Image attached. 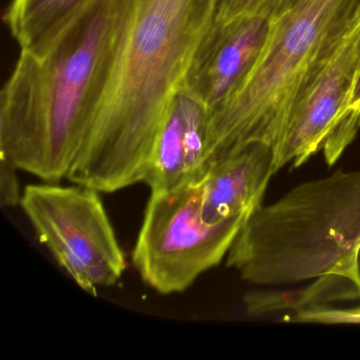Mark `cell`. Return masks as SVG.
Instances as JSON below:
<instances>
[{
	"instance_id": "5bb4252c",
	"label": "cell",
	"mask_w": 360,
	"mask_h": 360,
	"mask_svg": "<svg viewBox=\"0 0 360 360\" xmlns=\"http://www.w3.org/2000/svg\"><path fill=\"white\" fill-rule=\"evenodd\" d=\"M16 170L11 162L0 158V205L3 207H15L22 203Z\"/></svg>"
},
{
	"instance_id": "e0dca14e",
	"label": "cell",
	"mask_w": 360,
	"mask_h": 360,
	"mask_svg": "<svg viewBox=\"0 0 360 360\" xmlns=\"http://www.w3.org/2000/svg\"><path fill=\"white\" fill-rule=\"evenodd\" d=\"M359 115H360V107H359Z\"/></svg>"
},
{
	"instance_id": "52a82bcc",
	"label": "cell",
	"mask_w": 360,
	"mask_h": 360,
	"mask_svg": "<svg viewBox=\"0 0 360 360\" xmlns=\"http://www.w3.org/2000/svg\"><path fill=\"white\" fill-rule=\"evenodd\" d=\"M360 67V1L351 22L305 79L274 145L275 172L302 165L351 110Z\"/></svg>"
},
{
	"instance_id": "277c9868",
	"label": "cell",
	"mask_w": 360,
	"mask_h": 360,
	"mask_svg": "<svg viewBox=\"0 0 360 360\" xmlns=\"http://www.w3.org/2000/svg\"><path fill=\"white\" fill-rule=\"evenodd\" d=\"M360 0H299L271 20L243 85L210 111V166L255 143L273 149L305 79L340 37Z\"/></svg>"
},
{
	"instance_id": "8992f818",
	"label": "cell",
	"mask_w": 360,
	"mask_h": 360,
	"mask_svg": "<svg viewBox=\"0 0 360 360\" xmlns=\"http://www.w3.org/2000/svg\"><path fill=\"white\" fill-rule=\"evenodd\" d=\"M20 206L39 241L84 290L96 295L121 279L125 256L100 191L79 184L29 185Z\"/></svg>"
},
{
	"instance_id": "4fadbf2b",
	"label": "cell",
	"mask_w": 360,
	"mask_h": 360,
	"mask_svg": "<svg viewBox=\"0 0 360 360\" xmlns=\"http://www.w3.org/2000/svg\"><path fill=\"white\" fill-rule=\"evenodd\" d=\"M284 321L305 322V323H359L360 305L351 309H330V307H311L286 315Z\"/></svg>"
},
{
	"instance_id": "2e32d148",
	"label": "cell",
	"mask_w": 360,
	"mask_h": 360,
	"mask_svg": "<svg viewBox=\"0 0 360 360\" xmlns=\"http://www.w3.org/2000/svg\"><path fill=\"white\" fill-rule=\"evenodd\" d=\"M360 107V67L358 70L357 79H356L355 87H354L353 96L351 100V110L359 113Z\"/></svg>"
},
{
	"instance_id": "7c38bea8",
	"label": "cell",
	"mask_w": 360,
	"mask_h": 360,
	"mask_svg": "<svg viewBox=\"0 0 360 360\" xmlns=\"http://www.w3.org/2000/svg\"><path fill=\"white\" fill-rule=\"evenodd\" d=\"M299 0H219L217 22H226L242 16L274 18L290 9Z\"/></svg>"
},
{
	"instance_id": "9c48e42d",
	"label": "cell",
	"mask_w": 360,
	"mask_h": 360,
	"mask_svg": "<svg viewBox=\"0 0 360 360\" xmlns=\"http://www.w3.org/2000/svg\"><path fill=\"white\" fill-rule=\"evenodd\" d=\"M210 110L184 87L172 98L158 134L144 182L151 193L174 191L204 180L210 168Z\"/></svg>"
},
{
	"instance_id": "ba28073f",
	"label": "cell",
	"mask_w": 360,
	"mask_h": 360,
	"mask_svg": "<svg viewBox=\"0 0 360 360\" xmlns=\"http://www.w3.org/2000/svg\"><path fill=\"white\" fill-rule=\"evenodd\" d=\"M271 26V20L262 16L214 20L195 52L185 89L210 111L226 102L254 69Z\"/></svg>"
},
{
	"instance_id": "30bf717a",
	"label": "cell",
	"mask_w": 360,
	"mask_h": 360,
	"mask_svg": "<svg viewBox=\"0 0 360 360\" xmlns=\"http://www.w3.org/2000/svg\"><path fill=\"white\" fill-rule=\"evenodd\" d=\"M274 169L273 150L248 145L210 166L202 183V217L208 224L248 221L262 204Z\"/></svg>"
},
{
	"instance_id": "5b68a950",
	"label": "cell",
	"mask_w": 360,
	"mask_h": 360,
	"mask_svg": "<svg viewBox=\"0 0 360 360\" xmlns=\"http://www.w3.org/2000/svg\"><path fill=\"white\" fill-rule=\"evenodd\" d=\"M202 183L151 193L132 252L143 281L160 294L182 292L220 264L246 221L208 224L202 217Z\"/></svg>"
},
{
	"instance_id": "8fae6325",
	"label": "cell",
	"mask_w": 360,
	"mask_h": 360,
	"mask_svg": "<svg viewBox=\"0 0 360 360\" xmlns=\"http://www.w3.org/2000/svg\"><path fill=\"white\" fill-rule=\"evenodd\" d=\"M91 0H13L5 22L22 52L41 58Z\"/></svg>"
},
{
	"instance_id": "9a60e30c",
	"label": "cell",
	"mask_w": 360,
	"mask_h": 360,
	"mask_svg": "<svg viewBox=\"0 0 360 360\" xmlns=\"http://www.w3.org/2000/svg\"><path fill=\"white\" fill-rule=\"evenodd\" d=\"M353 280L354 285L357 288L360 297V245L358 246L357 252L355 254L353 263Z\"/></svg>"
},
{
	"instance_id": "6da1fadb",
	"label": "cell",
	"mask_w": 360,
	"mask_h": 360,
	"mask_svg": "<svg viewBox=\"0 0 360 360\" xmlns=\"http://www.w3.org/2000/svg\"><path fill=\"white\" fill-rule=\"evenodd\" d=\"M219 0H130L110 79L70 182L115 193L144 182L168 107Z\"/></svg>"
},
{
	"instance_id": "3957f363",
	"label": "cell",
	"mask_w": 360,
	"mask_h": 360,
	"mask_svg": "<svg viewBox=\"0 0 360 360\" xmlns=\"http://www.w3.org/2000/svg\"><path fill=\"white\" fill-rule=\"evenodd\" d=\"M359 245L360 170L339 169L297 185L274 203L261 204L233 241L226 263L258 285L330 275L353 283Z\"/></svg>"
},
{
	"instance_id": "7a4b0ae2",
	"label": "cell",
	"mask_w": 360,
	"mask_h": 360,
	"mask_svg": "<svg viewBox=\"0 0 360 360\" xmlns=\"http://www.w3.org/2000/svg\"><path fill=\"white\" fill-rule=\"evenodd\" d=\"M130 0H91L41 56L22 52L1 92L0 158L68 176L104 98Z\"/></svg>"
}]
</instances>
